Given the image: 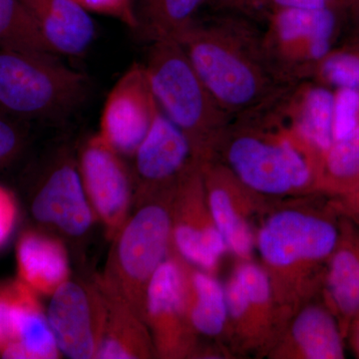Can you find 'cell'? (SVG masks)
I'll return each instance as SVG.
<instances>
[{
    "label": "cell",
    "instance_id": "e0dca14e",
    "mask_svg": "<svg viewBox=\"0 0 359 359\" xmlns=\"http://www.w3.org/2000/svg\"><path fill=\"white\" fill-rule=\"evenodd\" d=\"M32 211L39 223L69 237H82L90 230L96 216L74 161L61 158L53 165L33 199Z\"/></svg>",
    "mask_w": 359,
    "mask_h": 359
},
{
    "label": "cell",
    "instance_id": "d4e9b609",
    "mask_svg": "<svg viewBox=\"0 0 359 359\" xmlns=\"http://www.w3.org/2000/svg\"><path fill=\"white\" fill-rule=\"evenodd\" d=\"M207 0H138L137 28L151 42L178 39Z\"/></svg>",
    "mask_w": 359,
    "mask_h": 359
},
{
    "label": "cell",
    "instance_id": "5b68a950",
    "mask_svg": "<svg viewBox=\"0 0 359 359\" xmlns=\"http://www.w3.org/2000/svg\"><path fill=\"white\" fill-rule=\"evenodd\" d=\"M173 190L138 202V210L113 240L103 275L97 278L143 320L149 282L172 250Z\"/></svg>",
    "mask_w": 359,
    "mask_h": 359
},
{
    "label": "cell",
    "instance_id": "6da1fadb",
    "mask_svg": "<svg viewBox=\"0 0 359 359\" xmlns=\"http://www.w3.org/2000/svg\"><path fill=\"white\" fill-rule=\"evenodd\" d=\"M215 100L231 117L268 102L292 82L271 60L264 30L237 11L196 18L175 40Z\"/></svg>",
    "mask_w": 359,
    "mask_h": 359
},
{
    "label": "cell",
    "instance_id": "4fadbf2b",
    "mask_svg": "<svg viewBox=\"0 0 359 359\" xmlns=\"http://www.w3.org/2000/svg\"><path fill=\"white\" fill-rule=\"evenodd\" d=\"M159 111L145 65L135 62L108 94L99 136L119 154L133 157Z\"/></svg>",
    "mask_w": 359,
    "mask_h": 359
},
{
    "label": "cell",
    "instance_id": "7402d4cb",
    "mask_svg": "<svg viewBox=\"0 0 359 359\" xmlns=\"http://www.w3.org/2000/svg\"><path fill=\"white\" fill-rule=\"evenodd\" d=\"M325 290L332 313L344 325L359 318V231L340 229L339 243L328 259Z\"/></svg>",
    "mask_w": 359,
    "mask_h": 359
},
{
    "label": "cell",
    "instance_id": "30bf717a",
    "mask_svg": "<svg viewBox=\"0 0 359 359\" xmlns=\"http://www.w3.org/2000/svg\"><path fill=\"white\" fill-rule=\"evenodd\" d=\"M77 165L94 214L113 241L129 218L133 177L122 155L98 133L86 142Z\"/></svg>",
    "mask_w": 359,
    "mask_h": 359
},
{
    "label": "cell",
    "instance_id": "d590c367",
    "mask_svg": "<svg viewBox=\"0 0 359 359\" xmlns=\"http://www.w3.org/2000/svg\"><path fill=\"white\" fill-rule=\"evenodd\" d=\"M215 8L221 11H242V0H208Z\"/></svg>",
    "mask_w": 359,
    "mask_h": 359
},
{
    "label": "cell",
    "instance_id": "8d00e7d4",
    "mask_svg": "<svg viewBox=\"0 0 359 359\" xmlns=\"http://www.w3.org/2000/svg\"><path fill=\"white\" fill-rule=\"evenodd\" d=\"M257 1L259 0H242L243 13L248 14L257 11Z\"/></svg>",
    "mask_w": 359,
    "mask_h": 359
},
{
    "label": "cell",
    "instance_id": "5bb4252c",
    "mask_svg": "<svg viewBox=\"0 0 359 359\" xmlns=\"http://www.w3.org/2000/svg\"><path fill=\"white\" fill-rule=\"evenodd\" d=\"M105 299L98 283L68 280L51 295L47 320L61 354L95 359L102 334Z\"/></svg>",
    "mask_w": 359,
    "mask_h": 359
},
{
    "label": "cell",
    "instance_id": "2e32d148",
    "mask_svg": "<svg viewBox=\"0 0 359 359\" xmlns=\"http://www.w3.org/2000/svg\"><path fill=\"white\" fill-rule=\"evenodd\" d=\"M133 157L137 202L171 191L197 160L185 135L161 109Z\"/></svg>",
    "mask_w": 359,
    "mask_h": 359
},
{
    "label": "cell",
    "instance_id": "52a82bcc",
    "mask_svg": "<svg viewBox=\"0 0 359 359\" xmlns=\"http://www.w3.org/2000/svg\"><path fill=\"white\" fill-rule=\"evenodd\" d=\"M341 18L337 6L269 13L264 45L283 76L292 82L311 79L314 68L334 47Z\"/></svg>",
    "mask_w": 359,
    "mask_h": 359
},
{
    "label": "cell",
    "instance_id": "9c48e42d",
    "mask_svg": "<svg viewBox=\"0 0 359 359\" xmlns=\"http://www.w3.org/2000/svg\"><path fill=\"white\" fill-rule=\"evenodd\" d=\"M202 166L194 161L172 193V250L187 263L212 273L228 248L208 205Z\"/></svg>",
    "mask_w": 359,
    "mask_h": 359
},
{
    "label": "cell",
    "instance_id": "9a60e30c",
    "mask_svg": "<svg viewBox=\"0 0 359 359\" xmlns=\"http://www.w3.org/2000/svg\"><path fill=\"white\" fill-rule=\"evenodd\" d=\"M208 205L229 252L242 261H250L256 247L252 221L257 193L218 160L203 163Z\"/></svg>",
    "mask_w": 359,
    "mask_h": 359
},
{
    "label": "cell",
    "instance_id": "d6986e66",
    "mask_svg": "<svg viewBox=\"0 0 359 359\" xmlns=\"http://www.w3.org/2000/svg\"><path fill=\"white\" fill-rule=\"evenodd\" d=\"M334 89L311 79L292 84L283 94L285 112L318 162L334 142Z\"/></svg>",
    "mask_w": 359,
    "mask_h": 359
},
{
    "label": "cell",
    "instance_id": "484cf974",
    "mask_svg": "<svg viewBox=\"0 0 359 359\" xmlns=\"http://www.w3.org/2000/svg\"><path fill=\"white\" fill-rule=\"evenodd\" d=\"M314 189L337 197L359 190V126L320 158Z\"/></svg>",
    "mask_w": 359,
    "mask_h": 359
},
{
    "label": "cell",
    "instance_id": "4dcf8cb0",
    "mask_svg": "<svg viewBox=\"0 0 359 359\" xmlns=\"http://www.w3.org/2000/svg\"><path fill=\"white\" fill-rule=\"evenodd\" d=\"M18 218L15 197L6 187L0 186V250L13 235Z\"/></svg>",
    "mask_w": 359,
    "mask_h": 359
},
{
    "label": "cell",
    "instance_id": "e575fe53",
    "mask_svg": "<svg viewBox=\"0 0 359 359\" xmlns=\"http://www.w3.org/2000/svg\"><path fill=\"white\" fill-rule=\"evenodd\" d=\"M340 208L359 224V190L340 196Z\"/></svg>",
    "mask_w": 359,
    "mask_h": 359
},
{
    "label": "cell",
    "instance_id": "44dd1931",
    "mask_svg": "<svg viewBox=\"0 0 359 359\" xmlns=\"http://www.w3.org/2000/svg\"><path fill=\"white\" fill-rule=\"evenodd\" d=\"M18 278L39 294L51 295L69 280L67 250L59 238L29 230L16 245Z\"/></svg>",
    "mask_w": 359,
    "mask_h": 359
},
{
    "label": "cell",
    "instance_id": "cb8c5ba5",
    "mask_svg": "<svg viewBox=\"0 0 359 359\" xmlns=\"http://www.w3.org/2000/svg\"><path fill=\"white\" fill-rule=\"evenodd\" d=\"M187 309L196 334L217 337L228 327V309L223 285L212 273L186 266Z\"/></svg>",
    "mask_w": 359,
    "mask_h": 359
},
{
    "label": "cell",
    "instance_id": "7c38bea8",
    "mask_svg": "<svg viewBox=\"0 0 359 359\" xmlns=\"http://www.w3.org/2000/svg\"><path fill=\"white\" fill-rule=\"evenodd\" d=\"M60 355L39 294L20 278L0 282V356L56 359Z\"/></svg>",
    "mask_w": 359,
    "mask_h": 359
},
{
    "label": "cell",
    "instance_id": "8fae6325",
    "mask_svg": "<svg viewBox=\"0 0 359 359\" xmlns=\"http://www.w3.org/2000/svg\"><path fill=\"white\" fill-rule=\"evenodd\" d=\"M228 327L247 348L271 341L285 314L263 266L242 261L224 287Z\"/></svg>",
    "mask_w": 359,
    "mask_h": 359
},
{
    "label": "cell",
    "instance_id": "603a6c76",
    "mask_svg": "<svg viewBox=\"0 0 359 359\" xmlns=\"http://www.w3.org/2000/svg\"><path fill=\"white\" fill-rule=\"evenodd\" d=\"M287 355L304 359L344 358V334L330 309L309 306L295 316L289 332Z\"/></svg>",
    "mask_w": 359,
    "mask_h": 359
},
{
    "label": "cell",
    "instance_id": "1f68e13d",
    "mask_svg": "<svg viewBox=\"0 0 359 359\" xmlns=\"http://www.w3.org/2000/svg\"><path fill=\"white\" fill-rule=\"evenodd\" d=\"M20 146V132L6 116L0 114V165L13 158Z\"/></svg>",
    "mask_w": 359,
    "mask_h": 359
},
{
    "label": "cell",
    "instance_id": "f1b7e54d",
    "mask_svg": "<svg viewBox=\"0 0 359 359\" xmlns=\"http://www.w3.org/2000/svg\"><path fill=\"white\" fill-rule=\"evenodd\" d=\"M334 139L341 140L359 126V91L334 89Z\"/></svg>",
    "mask_w": 359,
    "mask_h": 359
},
{
    "label": "cell",
    "instance_id": "f546056e",
    "mask_svg": "<svg viewBox=\"0 0 359 359\" xmlns=\"http://www.w3.org/2000/svg\"><path fill=\"white\" fill-rule=\"evenodd\" d=\"M88 13L110 16L136 30L137 18L133 0H73Z\"/></svg>",
    "mask_w": 359,
    "mask_h": 359
},
{
    "label": "cell",
    "instance_id": "8992f818",
    "mask_svg": "<svg viewBox=\"0 0 359 359\" xmlns=\"http://www.w3.org/2000/svg\"><path fill=\"white\" fill-rule=\"evenodd\" d=\"M87 77L56 54L0 48V111L25 118L68 114L81 104Z\"/></svg>",
    "mask_w": 359,
    "mask_h": 359
},
{
    "label": "cell",
    "instance_id": "ffe728a7",
    "mask_svg": "<svg viewBox=\"0 0 359 359\" xmlns=\"http://www.w3.org/2000/svg\"><path fill=\"white\" fill-rule=\"evenodd\" d=\"M105 299L102 334L95 359H146L156 355L143 318L96 278Z\"/></svg>",
    "mask_w": 359,
    "mask_h": 359
},
{
    "label": "cell",
    "instance_id": "d6a6232c",
    "mask_svg": "<svg viewBox=\"0 0 359 359\" xmlns=\"http://www.w3.org/2000/svg\"><path fill=\"white\" fill-rule=\"evenodd\" d=\"M332 6L337 4L330 0H259L257 11L268 9L271 13L278 9H320Z\"/></svg>",
    "mask_w": 359,
    "mask_h": 359
},
{
    "label": "cell",
    "instance_id": "ac0fdd59",
    "mask_svg": "<svg viewBox=\"0 0 359 359\" xmlns=\"http://www.w3.org/2000/svg\"><path fill=\"white\" fill-rule=\"evenodd\" d=\"M55 54L79 56L88 49L96 27L88 11L73 0H20Z\"/></svg>",
    "mask_w": 359,
    "mask_h": 359
},
{
    "label": "cell",
    "instance_id": "4316f807",
    "mask_svg": "<svg viewBox=\"0 0 359 359\" xmlns=\"http://www.w3.org/2000/svg\"><path fill=\"white\" fill-rule=\"evenodd\" d=\"M0 48L55 54L20 0H0Z\"/></svg>",
    "mask_w": 359,
    "mask_h": 359
},
{
    "label": "cell",
    "instance_id": "7a4b0ae2",
    "mask_svg": "<svg viewBox=\"0 0 359 359\" xmlns=\"http://www.w3.org/2000/svg\"><path fill=\"white\" fill-rule=\"evenodd\" d=\"M283 92L233 117L215 156L259 196L294 195L316 183L318 156L290 121Z\"/></svg>",
    "mask_w": 359,
    "mask_h": 359
},
{
    "label": "cell",
    "instance_id": "74e56055",
    "mask_svg": "<svg viewBox=\"0 0 359 359\" xmlns=\"http://www.w3.org/2000/svg\"><path fill=\"white\" fill-rule=\"evenodd\" d=\"M356 349H358L359 353V323L358 325V332H356Z\"/></svg>",
    "mask_w": 359,
    "mask_h": 359
},
{
    "label": "cell",
    "instance_id": "3957f363",
    "mask_svg": "<svg viewBox=\"0 0 359 359\" xmlns=\"http://www.w3.org/2000/svg\"><path fill=\"white\" fill-rule=\"evenodd\" d=\"M340 230L313 212L283 210L271 215L256 236V247L276 302L285 313L313 287V276L334 254Z\"/></svg>",
    "mask_w": 359,
    "mask_h": 359
},
{
    "label": "cell",
    "instance_id": "836d02e7",
    "mask_svg": "<svg viewBox=\"0 0 359 359\" xmlns=\"http://www.w3.org/2000/svg\"><path fill=\"white\" fill-rule=\"evenodd\" d=\"M344 16L351 20L354 33H359V0H337Z\"/></svg>",
    "mask_w": 359,
    "mask_h": 359
},
{
    "label": "cell",
    "instance_id": "ba28073f",
    "mask_svg": "<svg viewBox=\"0 0 359 359\" xmlns=\"http://www.w3.org/2000/svg\"><path fill=\"white\" fill-rule=\"evenodd\" d=\"M186 266L187 262L172 250L146 292L144 321L161 358H192L197 353V334L187 309Z\"/></svg>",
    "mask_w": 359,
    "mask_h": 359
},
{
    "label": "cell",
    "instance_id": "277c9868",
    "mask_svg": "<svg viewBox=\"0 0 359 359\" xmlns=\"http://www.w3.org/2000/svg\"><path fill=\"white\" fill-rule=\"evenodd\" d=\"M145 67L161 111L185 135L194 157L214 160L233 117L215 100L181 45L153 41Z\"/></svg>",
    "mask_w": 359,
    "mask_h": 359
},
{
    "label": "cell",
    "instance_id": "83f0119b",
    "mask_svg": "<svg viewBox=\"0 0 359 359\" xmlns=\"http://www.w3.org/2000/svg\"><path fill=\"white\" fill-rule=\"evenodd\" d=\"M311 80L330 89L359 91V33L340 46L332 47L314 68Z\"/></svg>",
    "mask_w": 359,
    "mask_h": 359
}]
</instances>
